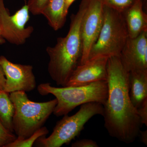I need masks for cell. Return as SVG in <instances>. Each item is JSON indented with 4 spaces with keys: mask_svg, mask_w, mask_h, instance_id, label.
<instances>
[{
    "mask_svg": "<svg viewBox=\"0 0 147 147\" xmlns=\"http://www.w3.org/2000/svg\"><path fill=\"white\" fill-rule=\"evenodd\" d=\"M140 135H141V139L142 142L146 145H147V130L144 131H140Z\"/></svg>",
    "mask_w": 147,
    "mask_h": 147,
    "instance_id": "cell-23",
    "label": "cell"
},
{
    "mask_svg": "<svg viewBox=\"0 0 147 147\" xmlns=\"http://www.w3.org/2000/svg\"><path fill=\"white\" fill-rule=\"evenodd\" d=\"M145 1H146V0H145Z\"/></svg>",
    "mask_w": 147,
    "mask_h": 147,
    "instance_id": "cell-26",
    "label": "cell"
},
{
    "mask_svg": "<svg viewBox=\"0 0 147 147\" xmlns=\"http://www.w3.org/2000/svg\"><path fill=\"white\" fill-rule=\"evenodd\" d=\"M6 40L4 38H3L2 35L1 33V26H0V45L4 44L5 43Z\"/></svg>",
    "mask_w": 147,
    "mask_h": 147,
    "instance_id": "cell-25",
    "label": "cell"
},
{
    "mask_svg": "<svg viewBox=\"0 0 147 147\" xmlns=\"http://www.w3.org/2000/svg\"><path fill=\"white\" fill-rule=\"evenodd\" d=\"M15 109L11 100L9 93L4 91L0 92V121L9 131L13 132V118Z\"/></svg>",
    "mask_w": 147,
    "mask_h": 147,
    "instance_id": "cell-15",
    "label": "cell"
},
{
    "mask_svg": "<svg viewBox=\"0 0 147 147\" xmlns=\"http://www.w3.org/2000/svg\"><path fill=\"white\" fill-rule=\"evenodd\" d=\"M137 113L142 124L147 126V99L143 102L142 105L137 108Z\"/></svg>",
    "mask_w": 147,
    "mask_h": 147,
    "instance_id": "cell-20",
    "label": "cell"
},
{
    "mask_svg": "<svg viewBox=\"0 0 147 147\" xmlns=\"http://www.w3.org/2000/svg\"><path fill=\"white\" fill-rule=\"evenodd\" d=\"M108 58L103 56L96 57L77 66L66 86H83L99 81H107Z\"/></svg>",
    "mask_w": 147,
    "mask_h": 147,
    "instance_id": "cell-11",
    "label": "cell"
},
{
    "mask_svg": "<svg viewBox=\"0 0 147 147\" xmlns=\"http://www.w3.org/2000/svg\"><path fill=\"white\" fill-rule=\"evenodd\" d=\"M6 79L4 74L0 65V92L4 91L5 86Z\"/></svg>",
    "mask_w": 147,
    "mask_h": 147,
    "instance_id": "cell-22",
    "label": "cell"
},
{
    "mask_svg": "<svg viewBox=\"0 0 147 147\" xmlns=\"http://www.w3.org/2000/svg\"><path fill=\"white\" fill-rule=\"evenodd\" d=\"M28 7L26 4L13 15L0 0V26L3 38L14 45H23L34 32L32 26L26 27L30 19Z\"/></svg>",
    "mask_w": 147,
    "mask_h": 147,
    "instance_id": "cell-7",
    "label": "cell"
},
{
    "mask_svg": "<svg viewBox=\"0 0 147 147\" xmlns=\"http://www.w3.org/2000/svg\"><path fill=\"white\" fill-rule=\"evenodd\" d=\"M104 20V5L101 0H89L81 23L83 51L79 65L88 60L92 47L100 33Z\"/></svg>",
    "mask_w": 147,
    "mask_h": 147,
    "instance_id": "cell-8",
    "label": "cell"
},
{
    "mask_svg": "<svg viewBox=\"0 0 147 147\" xmlns=\"http://www.w3.org/2000/svg\"><path fill=\"white\" fill-rule=\"evenodd\" d=\"M9 96L15 109L13 132L19 140L27 139L42 127L57 103L56 98L45 102L32 101L25 91L13 92Z\"/></svg>",
    "mask_w": 147,
    "mask_h": 147,
    "instance_id": "cell-4",
    "label": "cell"
},
{
    "mask_svg": "<svg viewBox=\"0 0 147 147\" xmlns=\"http://www.w3.org/2000/svg\"><path fill=\"white\" fill-rule=\"evenodd\" d=\"M38 91L41 95H54L57 101L53 113L59 117L67 115L79 105L90 102L105 104L108 94L107 81H102L91 84L76 86L55 87L50 83L38 85Z\"/></svg>",
    "mask_w": 147,
    "mask_h": 147,
    "instance_id": "cell-3",
    "label": "cell"
},
{
    "mask_svg": "<svg viewBox=\"0 0 147 147\" xmlns=\"http://www.w3.org/2000/svg\"><path fill=\"white\" fill-rule=\"evenodd\" d=\"M128 38L123 13L104 5L103 24L97 40L90 50L89 59L102 56L119 57Z\"/></svg>",
    "mask_w": 147,
    "mask_h": 147,
    "instance_id": "cell-5",
    "label": "cell"
},
{
    "mask_svg": "<svg viewBox=\"0 0 147 147\" xmlns=\"http://www.w3.org/2000/svg\"><path fill=\"white\" fill-rule=\"evenodd\" d=\"M48 0H29L27 5L29 11L33 15L41 14Z\"/></svg>",
    "mask_w": 147,
    "mask_h": 147,
    "instance_id": "cell-19",
    "label": "cell"
},
{
    "mask_svg": "<svg viewBox=\"0 0 147 147\" xmlns=\"http://www.w3.org/2000/svg\"><path fill=\"white\" fill-rule=\"evenodd\" d=\"M145 3L144 0H137L123 13L130 38L136 37L147 31V15L144 10Z\"/></svg>",
    "mask_w": 147,
    "mask_h": 147,
    "instance_id": "cell-12",
    "label": "cell"
},
{
    "mask_svg": "<svg viewBox=\"0 0 147 147\" xmlns=\"http://www.w3.org/2000/svg\"><path fill=\"white\" fill-rule=\"evenodd\" d=\"M41 14L54 30L61 28L65 24L67 14L65 9V0H48Z\"/></svg>",
    "mask_w": 147,
    "mask_h": 147,
    "instance_id": "cell-14",
    "label": "cell"
},
{
    "mask_svg": "<svg viewBox=\"0 0 147 147\" xmlns=\"http://www.w3.org/2000/svg\"><path fill=\"white\" fill-rule=\"evenodd\" d=\"M72 147H98L96 142L91 139H83L73 143Z\"/></svg>",
    "mask_w": 147,
    "mask_h": 147,
    "instance_id": "cell-21",
    "label": "cell"
},
{
    "mask_svg": "<svg viewBox=\"0 0 147 147\" xmlns=\"http://www.w3.org/2000/svg\"><path fill=\"white\" fill-rule=\"evenodd\" d=\"M48 133L49 131L47 127L42 126L27 139L23 140L16 139L5 147H32L38 138L46 136Z\"/></svg>",
    "mask_w": 147,
    "mask_h": 147,
    "instance_id": "cell-16",
    "label": "cell"
},
{
    "mask_svg": "<svg viewBox=\"0 0 147 147\" xmlns=\"http://www.w3.org/2000/svg\"><path fill=\"white\" fill-rule=\"evenodd\" d=\"M129 94L137 108L147 99V69L129 72Z\"/></svg>",
    "mask_w": 147,
    "mask_h": 147,
    "instance_id": "cell-13",
    "label": "cell"
},
{
    "mask_svg": "<svg viewBox=\"0 0 147 147\" xmlns=\"http://www.w3.org/2000/svg\"><path fill=\"white\" fill-rule=\"evenodd\" d=\"M108 97L104 108V126L110 136L127 144L134 142L140 134L141 123L137 108L129 94V72L119 57L108 59Z\"/></svg>",
    "mask_w": 147,
    "mask_h": 147,
    "instance_id": "cell-1",
    "label": "cell"
},
{
    "mask_svg": "<svg viewBox=\"0 0 147 147\" xmlns=\"http://www.w3.org/2000/svg\"><path fill=\"white\" fill-rule=\"evenodd\" d=\"M88 1L82 0L77 13L71 15L67 35L58 38L55 46L46 48L49 57L48 73L58 86H66L71 74L80 64L83 51L81 23Z\"/></svg>",
    "mask_w": 147,
    "mask_h": 147,
    "instance_id": "cell-2",
    "label": "cell"
},
{
    "mask_svg": "<svg viewBox=\"0 0 147 147\" xmlns=\"http://www.w3.org/2000/svg\"><path fill=\"white\" fill-rule=\"evenodd\" d=\"M101 1L104 5L123 13L131 7L137 0H101Z\"/></svg>",
    "mask_w": 147,
    "mask_h": 147,
    "instance_id": "cell-17",
    "label": "cell"
},
{
    "mask_svg": "<svg viewBox=\"0 0 147 147\" xmlns=\"http://www.w3.org/2000/svg\"><path fill=\"white\" fill-rule=\"evenodd\" d=\"M16 138L17 137L13 132L7 129L0 121V147H5Z\"/></svg>",
    "mask_w": 147,
    "mask_h": 147,
    "instance_id": "cell-18",
    "label": "cell"
},
{
    "mask_svg": "<svg viewBox=\"0 0 147 147\" xmlns=\"http://www.w3.org/2000/svg\"><path fill=\"white\" fill-rule=\"evenodd\" d=\"M75 0H65V9L67 13H68L69 9Z\"/></svg>",
    "mask_w": 147,
    "mask_h": 147,
    "instance_id": "cell-24",
    "label": "cell"
},
{
    "mask_svg": "<svg viewBox=\"0 0 147 147\" xmlns=\"http://www.w3.org/2000/svg\"><path fill=\"white\" fill-rule=\"evenodd\" d=\"M103 105L96 102H90L81 105L79 111L74 115H64L57 122L53 132L47 137L42 136L35 142L38 147H60L68 144L84 129L85 124L96 115L103 116Z\"/></svg>",
    "mask_w": 147,
    "mask_h": 147,
    "instance_id": "cell-6",
    "label": "cell"
},
{
    "mask_svg": "<svg viewBox=\"0 0 147 147\" xmlns=\"http://www.w3.org/2000/svg\"><path fill=\"white\" fill-rule=\"evenodd\" d=\"M119 57L128 72L147 69V31L134 38L129 37Z\"/></svg>",
    "mask_w": 147,
    "mask_h": 147,
    "instance_id": "cell-10",
    "label": "cell"
},
{
    "mask_svg": "<svg viewBox=\"0 0 147 147\" xmlns=\"http://www.w3.org/2000/svg\"><path fill=\"white\" fill-rule=\"evenodd\" d=\"M0 65L5 77V92H29L35 88L36 82L32 66L13 63L3 56L0 57Z\"/></svg>",
    "mask_w": 147,
    "mask_h": 147,
    "instance_id": "cell-9",
    "label": "cell"
}]
</instances>
